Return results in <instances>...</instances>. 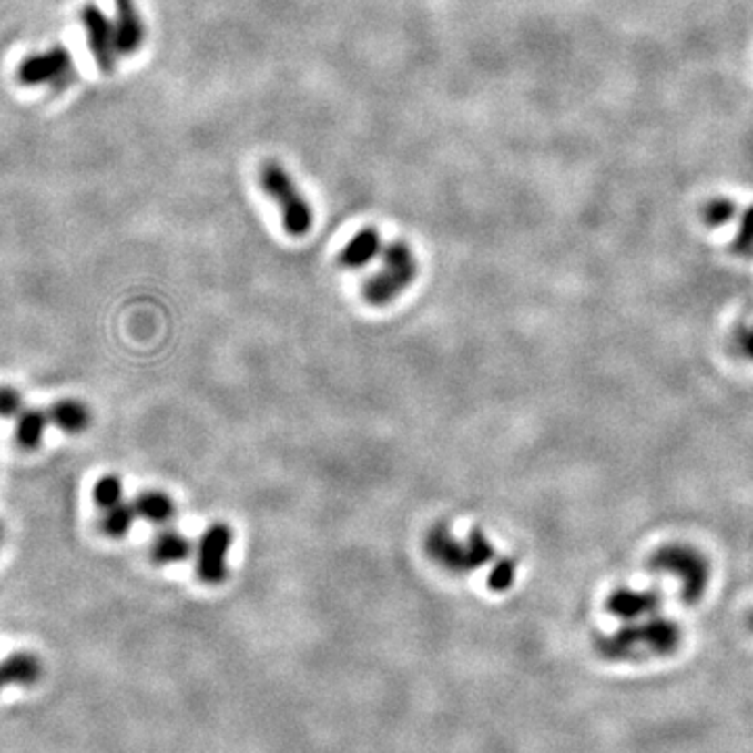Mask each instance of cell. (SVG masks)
<instances>
[{
  "mask_svg": "<svg viewBox=\"0 0 753 753\" xmlns=\"http://www.w3.org/2000/svg\"><path fill=\"white\" fill-rule=\"evenodd\" d=\"M680 645V624L661 614L622 622L614 632L595 636L596 653L616 664H640V661L670 657Z\"/></svg>",
  "mask_w": 753,
  "mask_h": 753,
  "instance_id": "1",
  "label": "cell"
},
{
  "mask_svg": "<svg viewBox=\"0 0 753 753\" xmlns=\"http://www.w3.org/2000/svg\"><path fill=\"white\" fill-rule=\"evenodd\" d=\"M646 567L653 574L674 575L680 584V599L685 605L699 603L712 580L709 557L688 542H667L657 546L646 561Z\"/></svg>",
  "mask_w": 753,
  "mask_h": 753,
  "instance_id": "2",
  "label": "cell"
},
{
  "mask_svg": "<svg viewBox=\"0 0 753 753\" xmlns=\"http://www.w3.org/2000/svg\"><path fill=\"white\" fill-rule=\"evenodd\" d=\"M419 274V264L414 259L412 249L404 241H393L385 245L382 270L362 285V298L369 306L383 308L392 304L400 293L408 287Z\"/></svg>",
  "mask_w": 753,
  "mask_h": 753,
  "instance_id": "3",
  "label": "cell"
},
{
  "mask_svg": "<svg viewBox=\"0 0 753 753\" xmlns=\"http://www.w3.org/2000/svg\"><path fill=\"white\" fill-rule=\"evenodd\" d=\"M259 187L272 197L283 216V227L291 237H304L312 229L314 216L306 197L298 191L290 172L279 161H264L259 168Z\"/></svg>",
  "mask_w": 753,
  "mask_h": 753,
  "instance_id": "4",
  "label": "cell"
},
{
  "mask_svg": "<svg viewBox=\"0 0 753 753\" xmlns=\"http://www.w3.org/2000/svg\"><path fill=\"white\" fill-rule=\"evenodd\" d=\"M17 82L25 88L55 86L66 88L76 77L74 57L67 46L55 45L42 53H32L21 59L15 72Z\"/></svg>",
  "mask_w": 753,
  "mask_h": 753,
  "instance_id": "5",
  "label": "cell"
},
{
  "mask_svg": "<svg viewBox=\"0 0 753 753\" xmlns=\"http://www.w3.org/2000/svg\"><path fill=\"white\" fill-rule=\"evenodd\" d=\"M80 24L86 32L88 48L93 53L97 69L103 74H111L117 63V45H116V27L109 17L98 9L97 5H86L80 9Z\"/></svg>",
  "mask_w": 753,
  "mask_h": 753,
  "instance_id": "6",
  "label": "cell"
},
{
  "mask_svg": "<svg viewBox=\"0 0 753 753\" xmlns=\"http://www.w3.org/2000/svg\"><path fill=\"white\" fill-rule=\"evenodd\" d=\"M232 544V532L227 524L209 525L197 546V575L206 584H220L227 580V559Z\"/></svg>",
  "mask_w": 753,
  "mask_h": 753,
  "instance_id": "7",
  "label": "cell"
},
{
  "mask_svg": "<svg viewBox=\"0 0 753 753\" xmlns=\"http://www.w3.org/2000/svg\"><path fill=\"white\" fill-rule=\"evenodd\" d=\"M664 607V599L657 588H632V586H619L605 601V609L609 616L617 617L619 622H630V619H640L661 614Z\"/></svg>",
  "mask_w": 753,
  "mask_h": 753,
  "instance_id": "8",
  "label": "cell"
},
{
  "mask_svg": "<svg viewBox=\"0 0 753 753\" xmlns=\"http://www.w3.org/2000/svg\"><path fill=\"white\" fill-rule=\"evenodd\" d=\"M116 45L119 57L135 55L145 42V21L135 0H114Z\"/></svg>",
  "mask_w": 753,
  "mask_h": 753,
  "instance_id": "9",
  "label": "cell"
},
{
  "mask_svg": "<svg viewBox=\"0 0 753 753\" xmlns=\"http://www.w3.org/2000/svg\"><path fill=\"white\" fill-rule=\"evenodd\" d=\"M427 553L432 559L440 563L446 572L453 574H469L467 565V546L464 542L454 538V534L448 530V525L440 524L429 530V536L425 540Z\"/></svg>",
  "mask_w": 753,
  "mask_h": 753,
  "instance_id": "10",
  "label": "cell"
},
{
  "mask_svg": "<svg viewBox=\"0 0 753 753\" xmlns=\"http://www.w3.org/2000/svg\"><path fill=\"white\" fill-rule=\"evenodd\" d=\"M382 251V235L377 229L364 227L340 251V264L348 270H361Z\"/></svg>",
  "mask_w": 753,
  "mask_h": 753,
  "instance_id": "11",
  "label": "cell"
},
{
  "mask_svg": "<svg viewBox=\"0 0 753 753\" xmlns=\"http://www.w3.org/2000/svg\"><path fill=\"white\" fill-rule=\"evenodd\" d=\"M42 661L30 651H19L0 661V688L6 685L32 687L42 678Z\"/></svg>",
  "mask_w": 753,
  "mask_h": 753,
  "instance_id": "12",
  "label": "cell"
},
{
  "mask_svg": "<svg viewBox=\"0 0 753 753\" xmlns=\"http://www.w3.org/2000/svg\"><path fill=\"white\" fill-rule=\"evenodd\" d=\"M46 412H48V421H51V425H55L66 433L86 432L90 421H93L90 408L76 398L57 400V402L48 408Z\"/></svg>",
  "mask_w": 753,
  "mask_h": 753,
  "instance_id": "13",
  "label": "cell"
},
{
  "mask_svg": "<svg viewBox=\"0 0 753 753\" xmlns=\"http://www.w3.org/2000/svg\"><path fill=\"white\" fill-rule=\"evenodd\" d=\"M191 540H188L185 534L178 530H164L158 534L153 546H151V557L159 565H170V563H178L191 557Z\"/></svg>",
  "mask_w": 753,
  "mask_h": 753,
  "instance_id": "14",
  "label": "cell"
},
{
  "mask_svg": "<svg viewBox=\"0 0 753 753\" xmlns=\"http://www.w3.org/2000/svg\"><path fill=\"white\" fill-rule=\"evenodd\" d=\"M48 423V412L40 408H24L15 417V442L24 450L38 448Z\"/></svg>",
  "mask_w": 753,
  "mask_h": 753,
  "instance_id": "15",
  "label": "cell"
},
{
  "mask_svg": "<svg viewBox=\"0 0 753 753\" xmlns=\"http://www.w3.org/2000/svg\"><path fill=\"white\" fill-rule=\"evenodd\" d=\"M132 506H135L137 515L140 519H145V522L155 524V525H164L168 522H172V517L176 513L172 498L158 490H149V492H143V494H138L135 501H132Z\"/></svg>",
  "mask_w": 753,
  "mask_h": 753,
  "instance_id": "16",
  "label": "cell"
},
{
  "mask_svg": "<svg viewBox=\"0 0 753 753\" xmlns=\"http://www.w3.org/2000/svg\"><path fill=\"white\" fill-rule=\"evenodd\" d=\"M137 517L138 515L132 503L122 501L119 504L111 506V509H107V513H105V517L101 519V530L107 534L109 538H124L132 527V524H135Z\"/></svg>",
  "mask_w": 753,
  "mask_h": 753,
  "instance_id": "17",
  "label": "cell"
},
{
  "mask_svg": "<svg viewBox=\"0 0 753 753\" xmlns=\"http://www.w3.org/2000/svg\"><path fill=\"white\" fill-rule=\"evenodd\" d=\"M464 546H467V565L469 574L475 572L483 565H488L490 561H494L496 551L492 546V542L482 530H471L467 540H464Z\"/></svg>",
  "mask_w": 753,
  "mask_h": 753,
  "instance_id": "18",
  "label": "cell"
},
{
  "mask_svg": "<svg viewBox=\"0 0 753 753\" xmlns=\"http://www.w3.org/2000/svg\"><path fill=\"white\" fill-rule=\"evenodd\" d=\"M737 214L738 206L733 199H728V197H714V199H709L706 206L701 208V220L706 222L709 229L727 227V224L735 222Z\"/></svg>",
  "mask_w": 753,
  "mask_h": 753,
  "instance_id": "19",
  "label": "cell"
},
{
  "mask_svg": "<svg viewBox=\"0 0 753 753\" xmlns=\"http://www.w3.org/2000/svg\"><path fill=\"white\" fill-rule=\"evenodd\" d=\"M735 222L738 224V229H737V235L733 239L730 249H733V253H737L738 258L751 259L753 258V206L748 209H738Z\"/></svg>",
  "mask_w": 753,
  "mask_h": 753,
  "instance_id": "20",
  "label": "cell"
},
{
  "mask_svg": "<svg viewBox=\"0 0 753 753\" xmlns=\"http://www.w3.org/2000/svg\"><path fill=\"white\" fill-rule=\"evenodd\" d=\"M93 498H95V504L98 509H111V506H116L122 503L124 498V485L122 480H119L117 475H103L101 480L95 483V490H93Z\"/></svg>",
  "mask_w": 753,
  "mask_h": 753,
  "instance_id": "21",
  "label": "cell"
},
{
  "mask_svg": "<svg viewBox=\"0 0 753 753\" xmlns=\"http://www.w3.org/2000/svg\"><path fill=\"white\" fill-rule=\"evenodd\" d=\"M517 578V565L511 557H503L494 563L488 574V586L494 593H506Z\"/></svg>",
  "mask_w": 753,
  "mask_h": 753,
  "instance_id": "22",
  "label": "cell"
},
{
  "mask_svg": "<svg viewBox=\"0 0 753 753\" xmlns=\"http://www.w3.org/2000/svg\"><path fill=\"white\" fill-rule=\"evenodd\" d=\"M24 411V396L15 387H0V417H17Z\"/></svg>",
  "mask_w": 753,
  "mask_h": 753,
  "instance_id": "23",
  "label": "cell"
},
{
  "mask_svg": "<svg viewBox=\"0 0 753 753\" xmlns=\"http://www.w3.org/2000/svg\"><path fill=\"white\" fill-rule=\"evenodd\" d=\"M735 350L745 361L753 362V322L737 329L735 333Z\"/></svg>",
  "mask_w": 753,
  "mask_h": 753,
  "instance_id": "24",
  "label": "cell"
},
{
  "mask_svg": "<svg viewBox=\"0 0 753 753\" xmlns=\"http://www.w3.org/2000/svg\"><path fill=\"white\" fill-rule=\"evenodd\" d=\"M748 628L753 632V609L748 614Z\"/></svg>",
  "mask_w": 753,
  "mask_h": 753,
  "instance_id": "25",
  "label": "cell"
},
{
  "mask_svg": "<svg viewBox=\"0 0 753 753\" xmlns=\"http://www.w3.org/2000/svg\"><path fill=\"white\" fill-rule=\"evenodd\" d=\"M0 544H3V527H0Z\"/></svg>",
  "mask_w": 753,
  "mask_h": 753,
  "instance_id": "26",
  "label": "cell"
}]
</instances>
